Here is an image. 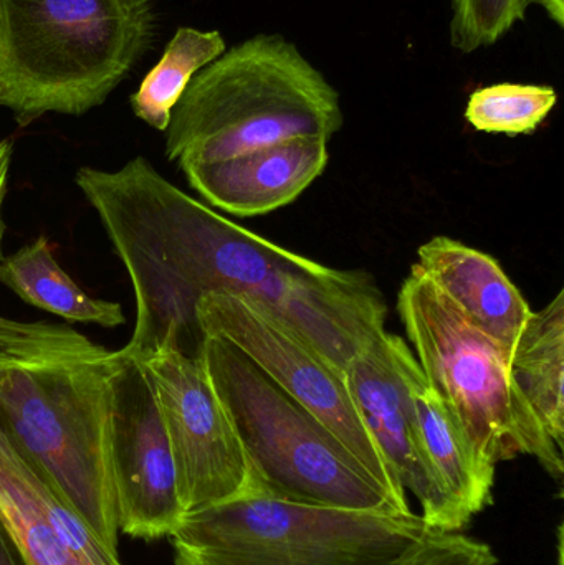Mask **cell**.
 I'll use <instances>...</instances> for the list:
<instances>
[{
    "mask_svg": "<svg viewBox=\"0 0 564 565\" xmlns=\"http://www.w3.org/2000/svg\"><path fill=\"white\" fill-rule=\"evenodd\" d=\"M517 387L552 440L564 448V292L532 312L510 354Z\"/></svg>",
    "mask_w": 564,
    "mask_h": 565,
    "instance_id": "obj_16",
    "label": "cell"
},
{
    "mask_svg": "<svg viewBox=\"0 0 564 565\" xmlns=\"http://www.w3.org/2000/svg\"><path fill=\"white\" fill-rule=\"evenodd\" d=\"M417 257L419 270L477 328L512 352L533 311L499 262L449 237L427 242Z\"/></svg>",
    "mask_w": 564,
    "mask_h": 565,
    "instance_id": "obj_14",
    "label": "cell"
},
{
    "mask_svg": "<svg viewBox=\"0 0 564 565\" xmlns=\"http://www.w3.org/2000/svg\"><path fill=\"white\" fill-rule=\"evenodd\" d=\"M393 565H499V557L482 541L433 531Z\"/></svg>",
    "mask_w": 564,
    "mask_h": 565,
    "instance_id": "obj_21",
    "label": "cell"
},
{
    "mask_svg": "<svg viewBox=\"0 0 564 565\" xmlns=\"http://www.w3.org/2000/svg\"><path fill=\"white\" fill-rule=\"evenodd\" d=\"M227 50L217 30L204 32L179 26L166 46L158 65L145 76L131 96L135 115L158 131H166L172 109L181 99L195 73L217 60Z\"/></svg>",
    "mask_w": 564,
    "mask_h": 565,
    "instance_id": "obj_18",
    "label": "cell"
},
{
    "mask_svg": "<svg viewBox=\"0 0 564 565\" xmlns=\"http://www.w3.org/2000/svg\"><path fill=\"white\" fill-rule=\"evenodd\" d=\"M0 565H26L9 531L3 526L2 520H0Z\"/></svg>",
    "mask_w": 564,
    "mask_h": 565,
    "instance_id": "obj_22",
    "label": "cell"
},
{
    "mask_svg": "<svg viewBox=\"0 0 564 565\" xmlns=\"http://www.w3.org/2000/svg\"><path fill=\"white\" fill-rule=\"evenodd\" d=\"M118 351L75 329L0 316V424L98 540L119 554L113 471Z\"/></svg>",
    "mask_w": 564,
    "mask_h": 565,
    "instance_id": "obj_2",
    "label": "cell"
},
{
    "mask_svg": "<svg viewBox=\"0 0 564 565\" xmlns=\"http://www.w3.org/2000/svg\"><path fill=\"white\" fill-rule=\"evenodd\" d=\"M92 204L135 289L136 324L121 355L146 364L166 349L201 344L199 299L251 296L290 319L324 265L222 217L135 158L118 171L82 168Z\"/></svg>",
    "mask_w": 564,
    "mask_h": 565,
    "instance_id": "obj_1",
    "label": "cell"
},
{
    "mask_svg": "<svg viewBox=\"0 0 564 565\" xmlns=\"http://www.w3.org/2000/svg\"><path fill=\"white\" fill-rule=\"evenodd\" d=\"M7 172H9V166H6V168H0V247H2V235H3L2 202H3V194H6ZM0 260H2V252H0Z\"/></svg>",
    "mask_w": 564,
    "mask_h": 565,
    "instance_id": "obj_24",
    "label": "cell"
},
{
    "mask_svg": "<svg viewBox=\"0 0 564 565\" xmlns=\"http://www.w3.org/2000/svg\"><path fill=\"white\" fill-rule=\"evenodd\" d=\"M341 126L337 89L294 43L260 33L195 73L172 109L166 154L184 169L304 136L330 141Z\"/></svg>",
    "mask_w": 564,
    "mask_h": 565,
    "instance_id": "obj_3",
    "label": "cell"
},
{
    "mask_svg": "<svg viewBox=\"0 0 564 565\" xmlns=\"http://www.w3.org/2000/svg\"><path fill=\"white\" fill-rule=\"evenodd\" d=\"M142 365L155 385L185 514L270 493L201 359L166 349Z\"/></svg>",
    "mask_w": 564,
    "mask_h": 565,
    "instance_id": "obj_9",
    "label": "cell"
},
{
    "mask_svg": "<svg viewBox=\"0 0 564 565\" xmlns=\"http://www.w3.org/2000/svg\"><path fill=\"white\" fill-rule=\"evenodd\" d=\"M328 142L304 136L182 171L209 204L237 217H255L297 201L323 174L330 161Z\"/></svg>",
    "mask_w": 564,
    "mask_h": 565,
    "instance_id": "obj_13",
    "label": "cell"
},
{
    "mask_svg": "<svg viewBox=\"0 0 564 565\" xmlns=\"http://www.w3.org/2000/svg\"><path fill=\"white\" fill-rule=\"evenodd\" d=\"M0 281L23 301L72 322L118 328L126 318L121 305L86 295L53 257L43 235L0 260Z\"/></svg>",
    "mask_w": 564,
    "mask_h": 565,
    "instance_id": "obj_17",
    "label": "cell"
},
{
    "mask_svg": "<svg viewBox=\"0 0 564 565\" xmlns=\"http://www.w3.org/2000/svg\"><path fill=\"white\" fill-rule=\"evenodd\" d=\"M397 312L417 362L437 394L493 467L525 455L563 478V450L523 397L510 371L509 349L477 328L417 265L397 295Z\"/></svg>",
    "mask_w": 564,
    "mask_h": 565,
    "instance_id": "obj_6",
    "label": "cell"
},
{
    "mask_svg": "<svg viewBox=\"0 0 564 565\" xmlns=\"http://www.w3.org/2000/svg\"><path fill=\"white\" fill-rule=\"evenodd\" d=\"M0 520L26 565H123L2 424Z\"/></svg>",
    "mask_w": 564,
    "mask_h": 565,
    "instance_id": "obj_12",
    "label": "cell"
},
{
    "mask_svg": "<svg viewBox=\"0 0 564 565\" xmlns=\"http://www.w3.org/2000/svg\"><path fill=\"white\" fill-rule=\"evenodd\" d=\"M10 154H12V146H10V142H0V168H6V166H9Z\"/></svg>",
    "mask_w": 564,
    "mask_h": 565,
    "instance_id": "obj_25",
    "label": "cell"
},
{
    "mask_svg": "<svg viewBox=\"0 0 564 565\" xmlns=\"http://www.w3.org/2000/svg\"><path fill=\"white\" fill-rule=\"evenodd\" d=\"M397 338L384 331L344 369L354 405L404 491L421 504L433 531L467 526L424 451L416 412L397 359Z\"/></svg>",
    "mask_w": 564,
    "mask_h": 565,
    "instance_id": "obj_11",
    "label": "cell"
},
{
    "mask_svg": "<svg viewBox=\"0 0 564 565\" xmlns=\"http://www.w3.org/2000/svg\"><path fill=\"white\" fill-rule=\"evenodd\" d=\"M195 322L202 335L225 339L247 355L340 438L401 511H413L406 491L354 405L344 369L324 358L284 319L251 296H204L195 306Z\"/></svg>",
    "mask_w": 564,
    "mask_h": 565,
    "instance_id": "obj_8",
    "label": "cell"
},
{
    "mask_svg": "<svg viewBox=\"0 0 564 565\" xmlns=\"http://www.w3.org/2000/svg\"><path fill=\"white\" fill-rule=\"evenodd\" d=\"M396 348L424 451L464 523L469 524L492 501L497 467L480 457L453 408L427 381L413 349L401 338Z\"/></svg>",
    "mask_w": 564,
    "mask_h": 565,
    "instance_id": "obj_15",
    "label": "cell"
},
{
    "mask_svg": "<svg viewBox=\"0 0 564 565\" xmlns=\"http://www.w3.org/2000/svg\"><path fill=\"white\" fill-rule=\"evenodd\" d=\"M558 102L555 88L543 85L499 83L476 89L466 119L477 131L492 135H533Z\"/></svg>",
    "mask_w": 564,
    "mask_h": 565,
    "instance_id": "obj_19",
    "label": "cell"
},
{
    "mask_svg": "<svg viewBox=\"0 0 564 565\" xmlns=\"http://www.w3.org/2000/svg\"><path fill=\"white\" fill-rule=\"evenodd\" d=\"M540 6L543 10H545L546 15L552 19V22H555V25H558L560 29L564 26V0H525L526 9L530 6Z\"/></svg>",
    "mask_w": 564,
    "mask_h": 565,
    "instance_id": "obj_23",
    "label": "cell"
},
{
    "mask_svg": "<svg viewBox=\"0 0 564 565\" xmlns=\"http://www.w3.org/2000/svg\"><path fill=\"white\" fill-rule=\"evenodd\" d=\"M198 358L272 497L338 510L409 514L323 422L234 344L202 335Z\"/></svg>",
    "mask_w": 564,
    "mask_h": 565,
    "instance_id": "obj_5",
    "label": "cell"
},
{
    "mask_svg": "<svg viewBox=\"0 0 564 565\" xmlns=\"http://www.w3.org/2000/svg\"><path fill=\"white\" fill-rule=\"evenodd\" d=\"M111 382L119 533L142 541L171 537L185 510L155 385L145 365L119 351Z\"/></svg>",
    "mask_w": 564,
    "mask_h": 565,
    "instance_id": "obj_10",
    "label": "cell"
},
{
    "mask_svg": "<svg viewBox=\"0 0 564 565\" xmlns=\"http://www.w3.org/2000/svg\"><path fill=\"white\" fill-rule=\"evenodd\" d=\"M433 533L421 514L370 513L238 498L182 520L175 565H393Z\"/></svg>",
    "mask_w": 564,
    "mask_h": 565,
    "instance_id": "obj_7",
    "label": "cell"
},
{
    "mask_svg": "<svg viewBox=\"0 0 564 565\" xmlns=\"http://www.w3.org/2000/svg\"><path fill=\"white\" fill-rule=\"evenodd\" d=\"M155 32L151 0H0V106L20 126L103 105Z\"/></svg>",
    "mask_w": 564,
    "mask_h": 565,
    "instance_id": "obj_4",
    "label": "cell"
},
{
    "mask_svg": "<svg viewBox=\"0 0 564 565\" xmlns=\"http://www.w3.org/2000/svg\"><path fill=\"white\" fill-rule=\"evenodd\" d=\"M525 12V0H453L450 42L462 53L492 46Z\"/></svg>",
    "mask_w": 564,
    "mask_h": 565,
    "instance_id": "obj_20",
    "label": "cell"
}]
</instances>
